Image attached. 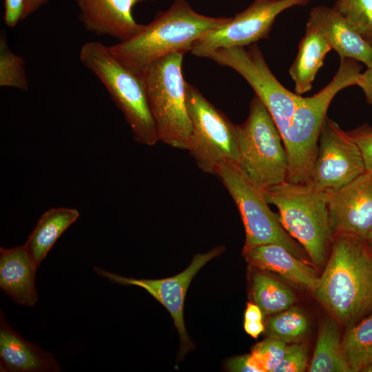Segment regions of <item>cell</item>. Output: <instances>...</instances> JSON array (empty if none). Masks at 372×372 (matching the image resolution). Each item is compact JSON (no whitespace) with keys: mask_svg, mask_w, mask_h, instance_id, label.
<instances>
[{"mask_svg":"<svg viewBox=\"0 0 372 372\" xmlns=\"http://www.w3.org/2000/svg\"><path fill=\"white\" fill-rule=\"evenodd\" d=\"M314 293L342 322L353 324L372 313V253L364 241L334 235Z\"/></svg>","mask_w":372,"mask_h":372,"instance_id":"1","label":"cell"},{"mask_svg":"<svg viewBox=\"0 0 372 372\" xmlns=\"http://www.w3.org/2000/svg\"><path fill=\"white\" fill-rule=\"evenodd\" d=\"M231 19L207 17L195 12L187 0H174L167 10L158 12L134 37L108 47L120 61L141 72L161 57L190 52L196 41Z\"/></svg>","mask_w":372,"mask_h":372,"instance_id":"2","label":"cell"},{"mask_svg":"<svg viewBox=\"0 0 372 372\" xmlns=\"http://www.w3.org/2000/svg\"><path fill=\"white\" fill-rule=\"evenodd\" d=\"M361 68L358 61L340 58L338 72L330 83L313 96L302 97L283 141L289 159L287 181L311 185L319 136L329 106L340 90L357 85Z\"/></svg>","mask_w":372,"mask_h":372,"instance_id":"3","label":"cell"},{"mask_svg":"<svg viewBox=\"0 0 372 372\" xmlns=\"http://www.w3.org/2000/svg\"><path fill=\"white\" fill-rule=\"evenodd\" d=\"M79 58L106 88L130 127L134 141L148 146L159 142L141 72L123 63L108 46L97 41L85 43Z\"/></svg>","mask_w":372,"mask_h":372,"instance_id":"4","label":"cell"},{"mask_svg":"<svg viewBox=\"0 0 372 372\" xmlns=\"http://www.w3.org/2000/svg\"><path fill=\"white\" fill-rule=\"evenodd\" d=\"M265 200L279 211L286 231L301 245L312 262L322 265L333 239L328 193L311 185L285 181L262 190Z\"/></svg>","mask_w":372,"mask_h":372,"instance_id":"5","label":"cell"},{"mask_svg":"<svg viewBox=\"0 0 372 372\" xmlns=\"http://www.w3.org/2000/svg\"><path fill=\"white\" fill-rule=\"evenodd\" d=\"M184 53L161 57L141 72L149 110L159 141L187 149L192 130L182 73Z\"/></svg>","mask_w":372,"mask_h":372,"instance_id":"6","label":"cell"},{"mask_svg":"<svg viewBox=\"0 0 372 372\" xmlns=\"http://www.w3.org/2000/svg\"><path fill=\"white\" fill-rule=\"evenodd\" d=\"M237 165L262 191L287 180L289 159L281 134L255 94L246 121L237 125Z\"/></svg>","mask_w":372,"mask_h":372,"instance_id":"7","label":"cell"},{"mask_svg":"<svg viewBox=\"0 0 372 372\" xmlns=\"http://www.w3.org/2000/svg\"><path fill=\"white\" fill-rule=\"evenodd\" d=\"M215 176L227 189L240 212L245 231L243 250L277 244L304 260L307 255L304 248L286 231L279 215L269 207L262 191L245 176L236 163L222 162Z\"/></svg>","mask_w":372,"mask_h":372,"instance_id":"8","label":"cell"},{"mask_svg":"<svg viewBox=\"0 0 372 372\" xmlns=\"http://www.w3.org/2000/svg\"><path fill=\"white\" fill-rule=\"evenodd\" d=\"M186 104L192 125L187 149L198 167L215 175L224 161L238 163L237 125L186 82Z\"/></svg>","mask_w":372,"mask_h":372,"instance_id":"9","label":"cell"},{"mask_svg":"<svg viewBox=\"0 0 372 372\" xmlns=\"http://www.w3.org/2000/svg\"><path fill=\"white\" fill-rule=\"evenodd\" d=\"M207 58L232 68L246 80L271 114L284 141L302 96L291 92L278 81L257 45L220 48Z\"/></svg>","mask_w":372,"mask_h":372,"instance_id":"10","label":"cell"},{"mask_svg":"<svg viewBox=\"0 0 372 372\" xmlns=\"http://www.w3.org/2000/svg\"><path fill=\"white\" fill-rule=\"evenodd\" d=\"M366 172L362 152L347 132L327 116L318 143L311 185L326 193L335 192Z\"/></svg>","mask_w":372,"mask_h":372,"instance_id":"11","label":"cell"},{"mask_svg":"<svg viewBox=\"0 0 372 372\" xmlns=\"http://www.w3.org/2000/svg\"><path fill=\"white\" fill-rule=\"evenodd\" d=\"M309 0H255L225 25L216 28L194 44L191 53L207 57L220 48L245 47L268 38L276 17L295 6H305Z\"/></svg>","mask_w":372,"mask_h":372,"instance_id":"12","label":"cell"},{"mask_svg":"<svg viewBox=\"0 0 372 372\" xmlns=\"http://www.w3.org/2000/svg\"><path fill=\"white\" fill-rule=\"evenodd\" d=\"M224 251L225 247L220 246L207 253L196 254L187 269L176 276L163 279L127 278L99 267H94V271L97 275L112 282L123 285H135L146 290L170 313L179 335L181 351L183 349L186 351L191 347L183 318V306L187 290L198 271L207 262L220 256Z\"/></svg>","mask_w":372,"mask_h":372,"instance_id":"13","label":"cell"},{"mask_svg":"<svg viewBox=\"0 0 372 372\" xmlns=\"http://www.w3.org/2000/svg\"><path fill=\"white\" fill-rule=\"evenodd\" d=\"M328 209L333 235L345 234L364 242L372 230V172L328 193Z\"/></svg>","mask_w":372,"mask_h":372,"instance_id":"14","label":"cell"},{"mask_svg":"<svg viewBox=\"0 0 372 372\" xmlns=\"http://www.w3.org/2000/svg\"><path fill=\"white\" fill-rule=\"evenodd\" d=\"M138 0H76L83 28L98 36L124 42L137 35L143 25L136 22L132 8Z\"/></svg>","mask_w":372,"mask_h":372,"instance_id":"15","label":"cell"},{"mask_svg":"<svg viewBox=\"0 0 372 372\" xmlns=\"http://www.w3.org/2000/svg\"><path fill=\"white\" fill-rule=\"evenodd\" d=\"M307 22L317 29L340 58L353 59L366 67L372 66V46L333 7H313Z\"/></svg>","mask_w":372,"mask_h":372,"instance_id":"16","label":"cell"},{"mask_svg":"<svg viewBox=\"0 0 372 372\" xmlns=\"http://www.w3.org/2000/svg\"><path fill=\"white\" fill-rule=\"evenodd\" d=\"M0 363L1 371L56 372L61 367L54 357L23 339L6 322L1 311Z\"/></svg>","mask_w":372,"mask_h":372,"instance_id":"17","label":"cell"},{"mask_svg":"<svg viewBox=\"0 0 372 372\" xmlns=\"http://www.w3.org/2000/svg\"><path fill=\"white\" fill-rule=\"evenodd\" d=\"M37 269L25 245L0 248V288L15 303L31 307L37 302Z\"/></svg>","mask_w":372,"mask_h":372,"instance_id":"18","label":"cell"},{"mask_svg":"<svg viewBox=\"0 0 372 372\" xmlns=\"http://www.w3.org/2000/svg\"><path fill=\"white\" fill-rule=\"evenodd\" d=\"M242 254L256 268L276 273L313 293L317 288L319 277L315 270L280 245H262L243 250Z\"/></svg>","mask_w":372,"mask_h":372,"instance_id":"19","label":"cell"},{"mask_svg":"<svg viewBox=\"0 0 372 372\" xmlns=\"http://www.w3.org/2000/svg\"><path fill=\"white\" fill-rule=\"evenodd\" d=\"M331 48L317 29L307 23L304 36L298 45L297 55L289 72L299 95L311 90L315 77Z\"/></svg>","mask_w":372,"mask_h":372,"instance_id":"20","label":"cell"},{"mask_svg":"<svg viewBox=\"0 0 372 372\" xmlns=\"http://www.w3.org/2000/svg\"><path fill=\"white\" fill-rule=\"evenodd\" d=\"M79 217L77 209L67 207L51 208L41 215L24 244L37 268L60 236Z\"/></svg>","mask_w":372,"mask_h":372,"instance_id":"21","label":"cell"},{"mask_svg":"<svg viewBox=\"0 0 372 372\" xmlns=\"http://www.w3.org/2000/svg\"><path fill=\"white\" fill-rule=\"evenodd\" d=\"M309 371L351 372L345 359L338 327L331 319L321 325Z\"/></svg>","mask_w":372,"mask_h":372,"instance_id":"22","label":"cell"},{"mask_svg":"<svg viewBox=\"0 0 372 372\" xmlns=\"http://www.w3.org/2000/svg\"><path fill=\"white\" fill-rule=\"evenodd\" d=\"M251 295L263 315H273L291 307L296 300L293 291L273 277L258 271L253 274Z\"/></svg>","mask_w":372,"mask_h":372,"instance_id":"23","label":"cell"},{"mask_svg":"<svg viewBox=\"0 0 372 372\" xmlns=\"http://www.w3.org/2000/svg\"><path fill=\"white\" fill-rule=\"evenodd\" d=\"M342 348L351 372L361 371L372 360V313L349 327Z\"/></svg>","mask_w":372,"mask_h":372,"instance_id":"24","label":"cell"},{"mask_svg":"<svg viewBox=\"0 0 372 372\" xmlns=\"http://www.w3.org/2000/svg\"><path fill=\"white\" fill-rule=\"evenodd\" d=\"M308 320L302 311L289 308L269 317L265 324L268 336L286 343L300 340L308 330Z\"/></svg>","mask_w":372,"mask_h":372,"instance_id":"25","label":"cell"},{"mask_svg":"<svg viewBox=\"0 0 372 372\" xmlns=\"http://www.w3.org/2000/svg\"><path fill=\"white\" fill-rule=\"evenodd\" d=\"M0 85L28 89L25 61L9 48L4 32L0 36Z\"/></svg>","mask_w":372,"mask_h":372,"instance_id":"26","label":"cell"},{"mask_svg":"<svg viewBox=\"0 0 372 372\" xmlns=\"http://www.w3.org/2000/svg\"><path fill=\"white\" fill-rule=\"evenodd\" d=\"M333 8L372 46V0H337Z\"/></svg>","mask_w":372,"mask_h":372,"instance_id":"27","label":"cell"},{"mask_svg":"<svg viewBox=\"0 0 372 372\" xmlns=\"http://www.w3.org/2000/svg\"><path fill=\"white\" fill-rule=\"evenodd\" d=\"M287 347L285 342L268 336L254 347L251 354L262 372H275L284 358Z\"/></svg>","mask_w":372,"mask_h":372,"instance_id":"28","label":"cell"},{"mask_svg":"<svg viewBox=\"0 0 372 372\" xmlns=\"http://www.w3.org/2000/svg\"><path fill=\"white\" fill-rule=\"evenodd\" d=\"M307 347L299 343L287 346L284 358L275 372H302L307 366Z\"/></svg>","mask_w":372,"mask_h":372,"instance_id":"29","label":"cell"},{"mask_svg":"<svg viewBox=\"0 0 372 372\" xmlns=\"http://www.w3.org/2000/svg\"><path fill=\"white\" fill-rule=\"evenodd\" d=\"M347 133L358 145L364 159L366 171L372 172V127L363 124Z\"/></svg>","mask_w":372,"mask_h":372,"instance_id":"30","label":"cell"},{"mask_svg":"<svg viewBox=\"0 0 372 372\" xmlns=\"http://www.w3.org/2000/svg\"><path fill=\"white\" fill-rule=\"evenodd\" d=\"M25 0H4V21L8 27H14L21 20Z\"/></svg>","mask_w":372,"mask_h":372,"instance_id":"31","label":"cell"},{"mask_svg":"<svg viewBox=\"0 0 372 372\" xmlns=\"http://www.w3.org/2000/svg\"><path fill=\"white\" fill-rule=\"evenodd\" d=\"M227 368L231 371L262 372L251 353L231 358L227 363Z\"/></svg>","mask_w":372,"mask_h":372,"instance_id":"32","label":"cell"},{"mask_svg":"<svg viewBox=\"0 0 372 372\" xmlns=\"http://www.w3.org/2000/svg\"><path fill=\"white\" fill-rule=\"evenodd\" d=\"M366 68L360 74L357 85L362 90L367 103L372 106V66Z\"/></svg>","mask_w":372,"mask_h":372,"instance_id":"33","label":"cell"},{"mask_svg":"<svg viewBox=\"0 0 372 372\" xmlns=\"http://www.w3.org/2000/svg\"><path fill=\"white\" fill-rule=\"evenodd\" d=\"M263 316L262 311L256 304L254 302L247 303L244 321L262 322Z\"/></svg>","mask_w":372,"mask_h":372,"instance_id":"34","label":"cell"},{"mask_svg":"<svg viewBox=\"0 0 372 372\" xmlns=\"http://www.w3.org/2000/svg\"><path fill=\"white\" fill-rule=\"evenodd\" d=\"M244 329L247 333L254 338L265 330L263 322H247L244 321Z\"/></svg>","mask_w":372,"mask_h":372,"instance_id":"35","label":"cell"},{"mask_svg":"<svg viewBox=\"0 0 372 372\" xmlns=\"http://www.w3.org/2000/svg\"><path fill=\"white\" fill-rule=\"evenodd\" d=\"M48 0H25L21 20L25 19Z\"/></svg>","mask_w":372,"mask_h":372,"instance_id":"36","label":"cell"},{"mask_svg":"<svg viewBox=\"0 0 372 372\" xmlns=\"http://www.w3.org/2000/svg\"><path fill=\"white\" fill-rule=\"evenodd\" d=\"M364 242L369 250L372 253V230L366 236Z\"/></svg>","mask_w":372,"mask_h":372,"instance_id":"37","label":"cell"},{"mask_svg":"<svg viewBox=\"0 0 372 372\" xmlns=\"http://www.w3.org/2000/svg\"><path fill=\"white\" fill-rule=\"evenodd\" d=\"M362 372H372V360L368 362L362 369Z\"/></svg>","mask_w":372,"mask_h":372,"instance_id":"38","label":"cell"}]
</instances>
